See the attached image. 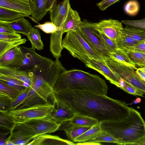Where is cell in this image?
Instances as JSON below:
<instances>
[{
	"instance_id": "cell-56",
	"label": "cell",
	"mask_w": 145,
	"mask_h": 145,
	"mask_svg": "<svg viewBox=\"0 0 145 145\" xmlns=\"http://www.w3.org/2000/svg\"><path fill=\"white\" fill-rule=\"evenodd\" d=\"M142 69L145 72V67L142 68Z\"/></svg>"
},
{
	"instance_id": "cell-51",
	"label": "cell",
	"mask_w": 145,
	"mask_h": 145,
	"mask_svg": "<svg viewBox=\"0 0 145 145\" xmlns=\"http://www.w3.org/2000/svg\"><path fill=\"white\" fill-rule=\"evenodd\" d=\"M57 3V0H48L46 6L47 9L49 11Z\"/></svg>"
},
{
	"instance_id": "cell-36",
	"label": "cell",
	"mask_w": 145,
	"mask_h": 145,
	"mask_svg": "<svg viewBox=\"0 0 145 145\" xmlns=\"http://www.w3.org/2000/svg\"><path fill=\"white\" fill-rule=\"evenodd\" d=\"M88 141L99 143L107 142L116 143L120 145V142L108 132L102 130L96 136Z\"/></svg>"
},
{
	"instance_id": "cell-14",
	"label": "cell",
	"mask_w": 145,
	"mask_h": 145,
	"mask_svg": "<svg viewBox=\"0 0 145 145\" xmlns=\"http://www.w3.org/2000/svg\"><path fill=\"white\" fill-rule=\"evenodd\" d=\"M86 67L94 69L103 75L112 84L119 88L120 77L113 72L106 63L94 59L85 64Z\"/></svg>"
},
{
	"instance_id": "cell-53",
	"label": "cell",
	"mask_w": 145,
	"mask_h": 145,
	"mask_svg": "<svg viewBox=\"0 0 145 145\" xmlns=\"http://www.w3.org/2000/svg\"><path fill=\"white\" fill-rule=\"evenodd\" d=\"M101 144L91 141H88L84 142H80L76 144V145H101Z\"/></svg>"
},
{
	"instance_id": "cell-30",
	"label": "cell",
	"mask_w": 145,
	"mask_h": 145,
	"mask_svg": "<svg viewBox=\"0 0 145 145\" xmlns=\"http://www.w3.org/2000/svg\"><path fill=\"white\" fill-rule=\"evenodd\" d=\"M120 49H123L125 52L130 59L136 66L140 67L141 68L145 67V54L125 48Z\"/></svg>"
},
{
	"instance_id": "cell-40",
	"label": "cell",
	"mask_w": 145,
	"mask_h": 145,
	"mask_svg": "<svg viewBox=\"0 0 145 145\" xmlns=\"http://www.w3.org/2000/svg\"><path fill=\"white\" fill-rule=\"evenodd\" d=\"M139 9V3L135 0L129 1L126 3L124 7L125 12L131 16L136 15L138 13Z\"/></svg>"
},
{
	"instance_id": "cell-37",
	"label": "cell",
	"mask_w": 145,
	"mask_h": 145,
	"mask_svg": "<svg viewBox=\"0 0 145 145\" xmlns=\"http://www.w3.org/2000/svg\"><path fill=\"white\" fill-rule=\"evenodd\" d=\"M99 32L103 43L110 54V53L112 52L118 48L117 41L109 38L102 33Z\"/></svg>"
},
{
	"instance_id": "cell-54",
	"label": "cell",
	"mask_w": 145,
	"mask_h": 145,
	"mask_svg": "<svg viewBox=\"0 0 145 145\" xmlns=\"http://www.w3.org/2000/svg\"><path fill=\"white\" fill-rule=\"evenodd\" d=\"M135 144L145 145V136L136 142Z\"/></svg>"
},
{
	"instance_id": "cell-22",
	"label": "cell",
	"mask_w": 145,
	"mask_h": 145,
	"mask_svg": "<svg viewBox=\"0 0 145 145\" xmlns=\"http://www.w3.org/2000/svg\"><path fill=\"white\" fill-rule=\"evenodd\" d=\"M81 22L78 13L71 7L63 27V33L71 31H78Z\"/></svg>"
},
{
	"instance_id": "cell-29",
	"label": "cell",
	"mask_w": 145,
	"mask_h": 145,
	"mask_svg": "<svg viewBox=\"0 0 145 145\" xmlns=\"http://www.w3.org/2000/svg\"><path fill=\"white\" fill-rule=\"evenodd\" d=\"M26 36L30 41L32 47L38 50L43 49L44 44L41 40L39 29L32 27L30 32Z\"/></svg>"
},
{
	"instance_id": "cell-11",
	"label": "cell",
	"mask_w": 145,
	"mask_h": 145,
	"mask_svg": "<svg viewBox=\"0 0 145 145\" xmlns=\"http://www.w3.org/2000/svg\"><path fill=\"white\" fill-rule=\"evenodd\" d=\"M24 58L20 46L15 47L0 57V67L19 69L22 64Z\"/></svg>"
},
{
	"instance_id": "cell-8",
	"label": "cell",
	"mask_w": 145,
	"mask_h": 145,
	"mask_svg": "<svg viewBox=\"0 0 145 145\" xmlns=\"http://www.w3.org/2000/svg\"><path fill=\"white\" fill-rule=\"evenodd\" d=\"M106 62L108 66L121 78L145 93V82L140 77L133 68L111 59Z\"/></svg>"
},
{
	"instance_id": "cell-3",
	"label": "cell",
	"mask_w": 145,
	"mask_h": 145,
	"mask_svg": "<svg viewBox=\"0 0 145 145\" xmlns=\"http://www.w3.org/2000/svg\"><path fill=\"white\" fill-rule=\"evenodd\" d=\"M108 86L99 76L78 69L66 70L59 76L54 91H87L107 95Z\"/></svg>"
},
{
	"instance_id": "cell-2",
	"label": "cell",
	"mask_w": 145,
	"mask_h": 145,
	"mask_svg": "<svg viewBox=\"0 0 145 145\" xmlns=\"http://www.w3.org/2000/svg\"><path fill=\"white\" fill-rule=\"evenodd\" d=\"M101 126L102 130L119 140L120 145L135 144L145 136V121L140 113L132 107L124 118L101 122Z\"/></svg>"
},
{
	"instance_id": "cell-39",
	"label": "cell",
	"mask_w": 145,
	"mask_h": 145,
	"mask_svg": "<svg viewBox=\"0 0 145 145\" xmlns=\"http://www.w3.org/2000/svg\"><path fill=\"white\" fill-rule=\"evenodd\" d=\"M29 86L26 87L25 89L16 98L13 99L9 106V110L16 109L22 103L28 94Z\"/></svg>"
},
{
	"instance_id": "cell-52",
	"label": "cell",
	"mask_w": 145,
	"mask_h": 145,
	"mask_svg": "<svg viewBox=\"0 0 145 145\" xmlns=\"http://www.w3.org/2000/svg\"><path fill=\"white\" fill-rule=\"evenodd\" d=\"M6 139L5 138V133H0V145H6Z\"/></svg>"
},
{
	"instance_id": "cell-34",
	"label": "cell",
	"mask_w": 145,
	"mask_h": 145,
	"mask_svg": "<svg viewBox=\"0 0 145 145\" xmlns=\"http://www.w3.org/2000/svg\"><path fill=\"white\" fill-rule=\"evenodd\" d=\"M122 33L138 42L145 41V31L135 28L123 27Z\"/></svg>"
},
{
	"instance_id": "cell-16",
	"label": "cell",
	"mask_w": 145,
	"mask_h": 145,
	"mask_svg": "<svg viewBox=\"0 0 145 145\" xmlns=\"http://www.w3.org/2000/svg\"><path fill=\"white\" fill-rule=\"evenodd\" d=\"M32 84L38 95L47 103L49 97L53 93V88L41 76L34 75Z\"/></svg>"
},
{
	"instance_id": "cell-23",
	"label": "cell",
	"mask_w": 145,
	"mask_h": 145,
	"mask_svg": "<svg viewBox=\"0 0 145 145\" xmlns=\"http://www.w3.org/2000/svg\"><path fill=\"white\" fill-rule=\"evenodd\" d=\"M92 127L84 126L70 124L68 123L61 128L65 132L68 138L73 141V140L85 132Z\"/></svg>"
},
{
	"instance_id": "cell-6",
	"label": "cell",
	"mask_w": 145,
	"mask_h": 145,
	"mask_svg": "<svg viewBox=\"0 0 145 145\" xmlns=\"http://www.w3.org/2000/svg\"><path fill=\"white\" fill-rule=\"evenodd\" d=\"M92 49L106 61L110 57L105 46L99 32L94 27L93 23L86 19L82 21L78 31Z\"/></svg>"
},
{
	"instance_id": "cell-55",
	"label": "cell",
	"mask_w": 145,
	"mask_h": 145,
	"mask_svg": "<svg viewBox=\"0 0 145 145\" xmlns=\"http://www.w3.org/2000/svg\"><path fill=\"white\" fill-rule=\"evenodd\" d=\"M141 99L140 98L138 97L134 101L133 103L135 104L140 103L141 102Z\"/></svg>"
},
{
	"instance_id": "cell-10",
	"label": "cell",
	"mask_w": 145,
	"mask_h": 145,
	"mask_svg": "<svg viewBox=\"0 0 145 145\" xmlns=\"http://www.w3.org/2000/svg\"><path fill=\"white\" fill-rule=\"evenodd\" d=\"M93 23L96 29L116 41L121 35L123 28L121 22L112 19L103 20Z\"/></svg>"
},
{
	"instance_id": "cell-41",
	"label": "cell",
	"mask_w": 145,
	"mask_h": 145,
	"mask_svg": "<svg viewBox=\"0 0 145 145\" xmlns=\"http://www.w3.org/2000/svg\"><path fill=\"white\" fill-rule=\"evenodd\" d=\"M0 92L8 95L12 99L16 98L21 92L0 81Z\"/></svg>"
},
{
	"instance_id": "cell-12",
	"label": "cell",
	"mask_w": 145,
	"mask_h": 145,
	"mask_svg": "<svg viewBox=\"0 0 145 145\" xmlns=\"http://www.w3.org/2000/svg\"><path fill=\"white\" fill-rule=\"evenodd\" d=\"M26 122L32 126L37 137L54 133L61 125L48 117L33 119Z\"/></svg>"
},
{
	"instance_id": "cell-35",
	"label": "cell",
	"mask_w": 145,
	"mask_h": 145,
	"mask_svg": "<svg viewBox=\"0 0 145 145\" xmlns=\"http://www.w3.org/2000/svg\"><path fill=\"white\" fill-rule=\"evenodd\" d=\"M25 39L10 40H0V57L8 50L20 45L25 44Z\"/></svg>"
},
{
	"instance_id": "cell-28",
	"label": "cell",
	"mask_w": 145,
	"mask_h": 145,
	"mask_svg": "<svg viewBox=\"0 0 145 145\" xmlns=\"http://www.w3.org/2000/svg\"><path fill=\"white\" fill-rule=\"evenodd\" d=\"M110 59L120 62L126 65L131 67L137 69L136 66L129 58L127 54L123 49L118 48L112 52L110 53Z\"/></svg>"
},
{
	"instance_id": "cell-45",
	"label": "cell",
	"mask_w": 145,
	"mask_h": 145,
	"mask_svg": "<svg viewBox=\"0 0 145 145\" xmlns=\"http://www.w3.org/2000/svg\"><path fill=\"white\" fill-rule=\"evenodd\" d=\"M13 99L8 95L0 92V110H8Z\"/></svg>"
},
{
	"instance_id": "cell-50",
	"label": "cell",
	"mask_w": 145,
	"mask_h": 145,
	"mask_svg": "<svg viewBox=\"0 0 145 145\" xmlns=\"http://www.w3.org/2000/svg\"><path fill=\"white\" fill-rule=\"evenodd\" d=\"M136 72L140 77L145 82V72L142 69V68L137 69Z\"/></svg>"
},
{
	"instance_id": "cell-4",
	"label": "cell",
	"mask_w": 145,
	"mask_h": 145,
	"mask_svg": "<svg viewBox=\"0 0 145 145\" xmlns=\"http://www.w3.org/2000/svg\"><path fill=\"white\" fill-rule=\"evenodd\" d=\"M67 33L62 40V46L72 56L85 64L92 59L106 63V61L90 46L78 31H71Z\"/></svg>"
},
{
	"instance_id": "cell-1",
	"label": "cell",
	"mask_w": 145,
	"mask_h": 145,
	"mask_svg": "<svg viewBox=\"0 0 145 145\" xmlns=\"http://www.w3.org/2000/svg\"><path fill=\"white\" fill-rule=\"evenodd\" d=\"M52 94L76 113L100 122L121 120L129 114L130 108L125 101L89 91L63 90Z\"/></svg>"
},
{
	"instance_id": "cell-32",
	"label": "cell",
	"mask_w": 145,
	"mask_h": 145,
	"mask_svg": "<svg viewBox=\"0 0 145 145\" xmlns=\"http://www.w3.org/2000/svg\"><path fill=\"white\" fill-rule=\"evenodd\" d=\"M0 81L22 92L26 88L24 83L12 77L0 73Z\"/></svg>"
},
{
	"instance_id": "cell-33",
	"label": "cell",
	"mask_w": 145,
	"mask_h": 145,
	"mask_svg": "<svg viewBox=\"0 0 145 145\" xmlns=\"http://www.w3.org/2000/svg\"><path fill=\"white\" fill-rule=\"evenodd\" d=\"M8 110H0V126L11 130L17 121L10 114Z\"/></svg>"
},
{
	"instance_id": "cell-46",
	"label": "cell",
	"mask_w": 145,
	"mask_h": 145,
	"mask_svg": "<svg viewBox=\"0 0 145 145\" xmlns=\"http://www.w3.org/2000/svg\"><path fill=\"white\" fill-rule=\"evenodd\" d=\"M120 0H102L97 3V5L102 11L106 10L108 7Z\"/></svg>"
},
{
	"instance_id": "cell-27",
	"label": "cell",
	"mask_w": 145,
	"mask_h": 145,
	"mask_svg": "<svg viewBox=\"0 0 145 145\" xmlns=\"http://www.w3.org/2000/svg\"><path fill=\"white\" fill-rule=\"evenodd\" d=\"M33 138L31 137L12 130L10 131V136L6 139V142H10L15 145H27L30 140Z\"/></svg>"
},
{
	"instance_id": "cell-19",
	"label": "cell",
	"mask_w": 145,
	"mask_h": 145,
	"mask_svg": "<svg viewBox=\"0 0 145 145\" xmlns=\"http://www.w3.org/2000/svg\"><path fill=\"white\" fill-rule=\"evenodd\" d=\"M0 73L7 75L20 80L30 86L33 83V73L20 70L0 67Z\"/></svg>"
},
{
	"instance_id": "cell-44",
	"label": "cell",
	"mask_w": 145,
	"mask_h": 145,
	"mask_svg": "<svg viewBox=\"0 0 145 145\" xmlns=\"http://www.w3.org/2000/svg\"><path fill=\"white\" fill-rule=\"evenodd\" d=\"M122 89L128 93L135 96L143 97L144 94V92L126 81L125 86Z\"/></svg>"
},
{
	"instance_id": "cell-5",
	"label": "cell",
	"mask_w": 145,
	"mask_h": 145,
	"mask_svg": "<svg viewBox=\"0 0 145 145\" xmlns=\"http://www.w3.org/2000/svg\"><path fill=\"white\" fill-rule=\"evenodd\" d=\"M24 55L22 64L19 69L32 72L37 76H41L51 67L54 61L50 58L40 55L35 51V49L20 46Z\"/></svg>"
},
{
	"instance_id": "cell-47",
	"label": "cell",
	"mask_w": 145,
	"mask_h": 145,
	"mask_svg": "<svg viewBox=\"0 0 145 145\" xmlns=\"http://www.w3.org/2000/svg\"><path fill=\"white\" fill-rule=\"evenodd\" d=\"M21 38V35L18 33L8 34H0V40H10Z\"/></svg>"
},
{
	"instance_id": "cell-25",
	"label": "cell",
	"mask_w": 145,
	"mask_h": 145,
	"mask_svg": "<svg viewBox=\"0 0 145 145\" xmlns=\"http://www.w3.org/2000/svg\"><path fill=\"white\" fill-rule=\"evenodd\" d=\"M101 122L92 126L83 134L74 139V142H88L95 137L102 131Z\"/></svg>"
},
{
	"instance_id": "cell-13",
	"label": "cell",
	"mask_w": 145,
	"mask_h": 145,
	"mask_svg": "<svg viewBox=\"0 0 145 145\" xmlns=\"http://www.w3.org/2000/svg\"><path fill=\"white\" fill-rule=\"evenodd\" d=\"M71 7L69 0H63L54 5L49 11L51 22L57 27L63 28Z\"/></svg>"
},
{
	"instance_id": "cell-21",
	"label": "cell",
	"mask_w": 145,
	"mask_h": 145,
	"mask_svg": "<svg viewBox=\"0 0 145 145\" xmlns=\"http://www.w3.org/2000/svg\"><path fill=\"white\" fill-rule=\"evenodd\" d=\"M0 24L9 27L16 33L26 35L32 27L30 22L23 17L14 21L7 22L0 21Z\"/></svg>"
},
{
	"instance_id": "cell-7",
	"label": "cell",
	"mask_w": 145,
	"mask_h": 145,
	"mask_svg": "<svg viewBox=\"0 0 145 145\" xmlns=\"http://www.w3.org/2000/svg\"><path fill=\"white\" fill-rule=\"evenodd\" d=\"M54 108L52 104L44 103L22 109L9 110L10 114L17 122H23L36 118L48 117Z\"/></svg>"
},
{
	"instance_id": "cell-9",
	"label": "cell",
	"mask_w": 145,
	"mask_h": 145,
	"mask_svg": "<svg viewBox=\"0 0 145 145\" xmlns=\"http://www.w3.org/2000/svg\"><path fill=\"white\" fill-rule=\"evenodd\" d=\"M53 110L48 117L61 124L71 120L77 113L63 101L51 95Z\"/></svg>"
},
{
	"instance_id": "cell-15",
	"label": "cell",
	"mask_w": 145,
	"mask_h": 145,
	"mask_svg": "<svg viewBox=\"0 0 145 145\" xmlns=\"http://www.w3.org/2000/svg\"><path fill=\"white\" fill-rule=\"evenodd\" d=\"M0 7L19 12L25 17L31 15L29 0H0Z\"/></svg>"
},
{
	"instance_id": "cell-43",
	"label": "cell",
	"mask_w": 145,
	"mask_h": 145,
	"mask_svg": "<svg viewBox=\"0 0 145 145\" xmlns=\"http://www.w3.org/2000/svg\"><path fill=\"white\" fill-rule=\"evenodd\" d=\"M121 23L126 27L138 29L145 31V18L135 20H122Z\"/></svg>"
},
{
	"instance_id": "cell-26",
	"label": "cell",
	"mask_w": 145,
	"mask_h": 145,
	"mask_svg": "<svg viewBox=\"0 0 145 145\" xmlns=\"http://www.w3.org/2000/svg\"><path fill=\"white\" fill-rule=\"evenodd\" d=\"M99 122L95 118L77 113L69 121L68 123L73 125L92 127Z\"/></svg>"
},
{
	"instance_id": "cell-24",
	"label": "cell",
	"mask_w": 145,
	"mask_h": 145,
	"mask_svg": "<svg viewBox=\"0 0 145 145\" xmlns=\"http://www.w3.org/2000/svg\"><path fill=\"white\" fill-rule=\"evenodd\" d=\"M41 100L44 101L38 95L32 84L29 86L26 97L22 104L16 109L26 108L35 105L40 104L38 102Z\"/></svg>"
},
{
	"instance_id": "cell-42",
	"label": "cell",
	"mask_w": 145,
	"mask_h": 145,
	"mask_svg": "<svg viewBox=\"0 0 145 145\" xmlns=\"http://www.w3.org/2000/svg\"><path fill=\"white\" fill-rule=\"evenodd\" d=\"M35 27L40 29L46 33H52L58 30H63L62 28L57 27L52 22H46L43 24H39Z\"/></svg>"
},
{
	"instance_id": "cell-48",
	"label": "cell",
	"mask_w": 145,
	"mask_h": 145,
	"mask_svg": "<svg viewBox=\"0 0 145 145\" xmlns=\"http://www.w3.org/2000/svg\"><path fill=\"white\" fill-rule=\"evenodd\" d=\"M123 48H125L128 49L137 51L145 54V41L140 42L132 47Z\"/></svg>"
},
{
	"instance_id": "cell-31",
	"label": "cell",
	"mask_w": 145,
	"mask_h": 145,
	"mask_svg": "<svg viewBox=\"0 0 145 145\" xmlns=\"http://www.w3.org/2000/svg\"><path fill=\"white\" fill-rule=\"evenodd\" d=\"M23 17L24 16L19 12L0 7V21L12 22Z\"/></svg>"
},
{
	"instance_id": "cell-49",
	"label": "cell",
	"mask_w": 145,
	"mask_h": 145,
	"mask_svg": "<svg viewBox=\"0 0 145 145\" xmlns=\"http://www.w3.org/2000/svg\"><path fill=\"white\" fill-rule=\"evenodd\" d=\"M15 33H16L10 27L0 24V34H8Z\"/></svg>"
},
{
	"instance_id": "cell-17",
	"label": "cell",
	"mask_w": 145,
	"mask_h": 145,
	"mask_svg": "<svg viewBox=\"0 0 145 145\" xmlns=\"http://www.w3.org/2000/svg\"><path fill=\"white\" fill-rule=\"evenodd\" d=\"M48 0H29L31 16L33 22L38 23L49 12L46 8Z\"/></svg>"
},
{
	"instance_id": "cell-38",
	"label": "cell",
	"mask_w": 145,
	"mask_h": 145,
	"mask_svg": "<svg viewBox=\"0 0 145 145\" xmlns=\"http://www.w3.org/2000/svg\"><path fill=\"white\" fill-rule=\"evenodd\" d=\"M117 42L118 48H121L133 46L139 42L132 39L122 33L117 40Z\"/></svg>"
},
{
	"instance_id": "cell-20",
	"label": "cell",
	"mask_w": 145,
	"mask_h": 145,
	"mask_svg": "<svg viewBox=\"0 0 145 145\" xmlns=\"http://www.w3.org/2000/svg\"><path fill=\"white\" fill-rule=\"evenodd\" d=\"M66 70L59 59H56L50 69L41 76L54 88L59 75Z\"/></svg>"
},
{
	"instance_id": "cell-18",
	"label": "cell",
	"mask_w": 145,
	"mask_h": 145,
	"mask_svg": "<svg viewBox=\"0 0 145 145\" xmlns=\"http://www.w3.org/2000/svg\"><path fill=\"white\" fill-rule=\"evenodd\" d=\"M27 145H76L71 141L62 139L59 137L47 134L34 137Z\"/></svg>"
}]
</instances>
